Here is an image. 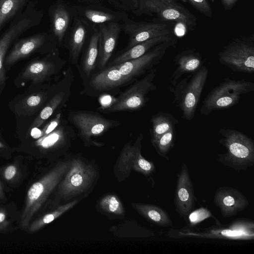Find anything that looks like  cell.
Returning a JSON list of instances; mask_svg holds the SVG:
<instances>
[{"label":"cell","instance_id":"cell-1","mask_svg":"<svg viewBox=\"0 0 254 254\" xmlns=\"http://www.w3.org/2000/svg\"><path fill=\"white\" fill-rule=\"evenodd\" d=\"M70 164V160L57 164L50 171L34 183L29 188L20 218V225L22 229H27L32 218L63 179L69 168Z\"/></svg>","mask_w":254,"mask_h":254},{"label":"cell","instance_id":"cell-2","mask_svg":"<svg viewBox=\"0 0 254 254\" xmlns=\"http://www.w3.org/2000/svg\"><path fill=\"white\" fill-rule=\"evenodd\" d=\"M218 132L222 136L219 142L227 151L217 155L219 162L237 171H246L254 166V141L251 137L230 128H221Z\"/></svg>","mask_w":254,"mask_h":254},{"label":"cell","instance_id":"cell-3","mask_svg":"<svg viewBox=\"0 0 254 254\" xmlns=\"http://www.w3.org/2000/svg\"><path fill=\"white\" fill-rule=\"evenodd\" d=\"M208 74L207 67L203 66L169 88L173 102L181 111L183 119L190 121L194 117Z\"/></svg>","mask_w":254,"mask_h":254},{"label":"cell","instance_id":"cell-4","mask_svg":"<svg viewBox=\"0 0 254 254\" xmlns=\"http://www.w3.org/2000/svg\"><path fill=\"white\" fill-rule=\"evenodd\" d=\"M254 90V84L251 81L225 78L205 97L200 112L206 116L215 110L230 108L239 102L242 95Z\"/></svg>","mask_w":254,"mask_h":254},{"label":"cell","instance_id":"cell-5","mask_svg":"<svg viewBox=\"0 0 254 254\" xmlns=\"http://www.w3.org/2000/svg\"><path fill=\"white\" fill-rule=\"evenodd\" d=\"M219 63L235 72H254V36L236 38L218 54Z\"/></svg>","mask_w":254,"mask_h":254},{"label":"cell","instance_id":"cell-6","mask_svg":"<svg viewBox=\"0 0 254 254\" xmlns=\"http://www.w3.org/2000/svg\"><path fill=\"white\" fill-rule=\"evenodd\" d=\"M156 71V68L151 69L143 78L121 93L104 112L136 111L142 108L149 99L148 94L156 89L154 83Z\"/></svg>","mask_w":254,"mask_h":254},{"label":"cell","instance_id":"cell-7","mask_svg":"<svg viewBox=\"0 0 254 254\" xmlns=\"http://www.w3.org/2000/svg\"><path fill=\"white\" fill-rule=\"evenodd\" d=\"M68 119L77 129L81 138L88 144L101 145L92 137L100 136L121 123L109 120L95 112L87 111H73L69 115Z\"/></svg>","mask_w":254,"mask_h":254},{"label":"cell","instance_id":"cell-8","mask_svg":"<svg viewBox=\"0 0 254 254\" xmlns=\"http://www.w3.org/2000/svg\"><path fill=\"white\" fill-rule=\"evenodd\" d=\"M96 177L93 166L77 158L71 161L69 168L59 185V193L63 197H71L86 190Z\"/></svg>","mask_w":254,"mask_h":254},{"label":"cell","instance_id":"cell-9","mask_svg":"<svg viewBox=\"0 0 254 254\" xmlns=\"http://www.w3.org/2000/svg\"><path fill=\"white\" fill-rule=\"evenodd\" d=\"M211 227L202 231H180L182 237L192 236L206 238L250 240L254 238V223L252 220L240 219L225 227Z\"/></svg>","mask_w":254,"mask_h":254},{"label":"cell","instance_id":"cell-10","mask_svg":"<svg viewBox=\"0 0 254 254\" xmlns=\"http://www.w3.org/2000/svg\"><path fill=\"white\" fill-rule=\"evenodd\" d=\"M175 44V41L161 43L139 58L115 65L121 73L129 81L143 74L159 64L167 49Z\"/></svg>","mask_w":254,"mask_h":254},{"label":"cell","instance_id":"cell-11","mask_svg":"<svg viewBox=\"0 0 254 254\" xmlns=\"http://www.w3.org/2000/svg\"><path fill=\"white\" fill-rule=\"evenodd\" d=\"M142 139L143 135L140 133L133 145L128 143L125 146L118 164L120 172L128 174L131 170H134L145 176L155 172V167L153 163L145 159L141 154Z\"/></svg>","mask_w":254,"mask_h":254},{"label":"cell","instance_id":"cell-12","mask_svg":"<svg viewBox=\"0 0 254 254\" xmlns=\"http://www.w3.org/2000/svg\"><path fill=\"white\" fill-rule=\"evenodd\" d=\"M141 7L147 12L153 13L164 20L175 21L190 25L193 16L174 1L166 0H141Z\"/></svg>","mask_w":254,"mask_h":254},{"label":"cell","instance_id":"cell-13","mask_svg":"<svg viewBox=\"0 0 254 254\" xmlns=\"http://www.w3.org/2000/svg\"><path fill=\"white\" fill-rule=\"evenodd\" d=\"M194 200L193 187L188 168L186 164L183 163L180 173H177L174 197L176 211L186 219L193 208Z\"/></svg>","mask_w":254,"mask_h":254},{"label":"cell","instance_id":"cell-14","mask_svg":"<svg viewBox=\"0 0 254 254\" xmlns=\"http://www.w3.org/2000/svg\"><path fill=\"white\" fill-rule=\"evenodd\" d=\"M214 203L225 218L237 215L249 204L248 199L241 191L228 186L217 189L214 196Z\"/></svg>","mask_w":254,"mask_h":254},{"label":"cell","instance_id":"cell-15","mask_svg":"<svg viewBox=\"0 0 254 254\" xmlns=\"http://www.w3.org/2000/svg\"><path fill=\"white\" fill-rule=\"evenodd\" d=\"M65 73V79L63 88L53 96L42 110L34 121L32 127H40L58 108L62 107L67 101L70 94L73 76L70 70H68Z\"/></svg>","mask_w":254,"mask_h":254},{"label":"cell","instance_id":"cell-16","mask_svg":"<svg viewBox=\"0 0 254 254\" xmlns=\"http://www.w3.org/2000/svg\"><path fill=\"white\" fill-rule=\"evenodd\" d=\"M177 67L170 78L172 85L187 73H193L200 68L202 64L201 55L193 50H185L178 54L174 59Z\"/></svg>","mask_w":254,"mask_h":254},{"label":"cell","instance_id":"cell-17","mask_svg":"<svg viewBox=\"0 0 254 254\" xmlns=\"http://www.w3.org/2000/svg\"><path fill=\"white\" fill-rule=\"evenodd\" d=\"M119 32V26L116 23L100 26L98 33L100 68H103L110 58L116 44Z\"/></svg>","mask_w":254,"mask_h":254},{"label":"cell","instance_id":"cell-18","mask_svg":"<svg viewBox=\"0 0 254 254\" xmlns=\"http://www.w3.org/2000/svg\"><path fill=\"white\" fill-rule=\"evenodd\" d=\"M128 81L116 65H112L102 70L93 77L90 85L99 91L109 90L122 85Z\"/></svg>","mask_w":254,"mask_h":254},{"label":"cell","instance_id":"cell-19","mask_svg":"<svg viewBox=\"0 0 254 254\" xmlns=\"http://www.w3.org/2000/svg\"><path fill=\"white\" fill-rule=\"evenodd\" d=\"M171 41H175V40L170 34L157 37L143 41L129 48L125 52L116 58L109 65L111 66L117 65L139 58L157 45Z\"/></svg>","mask_w":254,"mask_h":254},{"label":"cell","instance_id":"cell-20","mask_svg":"<svg viewBox=\"0 0 254 254\" xmlns=\"http://www.w3.org/2000/svg\"><path fill=\"white\" fill-rule=\"evenodd\" d=\"M171 28L163 23H150L137 27L132 35L128 45L130 48L143 41L161 36L170 35Z\"/></svg>","mask_w":254,"mask_h":254},{"label":"cell","instance_id":"cell-21","mask_svg":"<svg viewBox=\"0 0 254 254\" xmlns=\"http://www.w3.org/2000/svg\"><path fill=\"white\" fill-rule=\"evenodd\" d=\"M32 24V22L29 19H21L11 26L0 39V84L5 80L3 61L8 47L16 37Z\"/></svg>","mask_w":254,"mask_h":254},{"label":"cell","instance_id":"cell-22","mask_svg":"<svg viewBox=\"0 0 254 254\" xmlns=\"http://www.w3.org/2000/svg\"><path fill=\"white\" fill-rule=\"evenodd\" d=\"M65 63L59 64L47 61H36L31 63L23 73L24 78L32 80L38 83L53 74L64 66Z\"/></svg>","mask_w":254,"mask_h":254},{"label":"cell","instance_id":"cell-23","mask_svg":"<svg viewBox=\"0 0 254 254\" xmlns=\"http://www.w3.org/2000/svg\"><path fill=\"white\" fill-rule=\"evenodd\" d=\"M132 206L151 223L164 227L173 226L172 221L168 213L158 206L141 203H132Z\"/></svg>","mask_w":254,"mask_h":254},{"label":"cell","instance_id":"cell-24","mask_svg":"<svg viewBox=\"0 0 254 254\" xmlns=\"http://www.w3.org/2000/svg\"><path fill=\"white\" fill-rule=\"evenodd\" d=\"M44 37L36 35L22 40L14 47L6 61V64L14 63L20 59L29 55L43 43Z\"/></svg>","mask_w":254,"mask_h":254},{"label":"cell","instance_id":"cell-25","mask_svg":"<svg viewBox=\"0 0 254 254\" xmlns=\"http://www.w3.org/2000/svg\"><path fill=\"white\" fill-rule=\"evenodd\" d=\"M151 141L154 140L170 130L174 128L178 121L170 113L159 112L152 116Z\"/></svg>","mask_w":254,"mask_h":254},{"label":"cell","instance_id":"cell-26","mask_svg":"<svg viewBox=\"0 0 254 254\" xmlns=\"http://www.w3.org/2000/svg\"><path fill=\"white\" fill-rule=\"evenodd\" d=\"M77 200H74L62 205L54 210L45 214L30 223L27 228L28 232H35L50 223L64 213L73 207L77 203Z\"/></svg>","mask_w":254,"mask_h":254},{"label":"cell","instance_id":"cell-27","mask_svg":"<svg viewBox=\"0 0 254 254\" xmlns=\"http://www.w3.org/2000/svg\"><path fill=\"white\" fill-rule=\"evenodd\" d=\"M99 34H95L91 38L86 54L83 61V69L85 74L89 76L94 69L98 55Z\"/></svg>","mask_w":254,"mask_h":254},{"label":"cell","instance_id":"cell-28","mask_svg":"<svg viewBox=\"0 0 254 254\" xmlns=\"http://www.w3.org/2000/svg\"><path fill=\"white\" fill-rule=\"evenodd\" d=\"M175 128L161 135L156 139L151 141L158 154L169 160L167 154L174 146L176 138Z\"/></svg>","mask_w":254,"mask_h":254},{"label":"cell","instance_id":"cell-29","mask_svg":"<svg viewBox=\"0 0 254 254\" xmlns=\"http://www.w3.org/2000/svg\"><path fill=\"white\" fill-rule=\"evenodd\" d=\"M53 16V31L59 40L61 41L68 25L69 15L67 11L62 6L55 9Z\"/></svg>","mask_w":254,"mask_h":254},{"label":"cell","instance_id":"cell-30","mask_svg":"<svg viewBox=\"0 0 254 254\" xmlns=\"http://www.w3.org/2000/svg\"><path fill=\"white\" fill-rule=\"evenodd\" d=\"M85 33L84 28L80 25L72 34L70 44V58L72 64H75L78 60L85 40Z\"/></svg>","mask_w":254,"mask_h":254},{"label":"cell","instance_id":"cell-31","mask_svg":"<svg viewBox=\"0 0 254 254\" xmlns=\"http://www.w3.org/2000/svg\"><path fill=\"white\" fill-rule=\"evenodd\" d=\"M100 207L107 212L122 215L124 212L123 204L119 198L114 194L103 197L99 202Z\"/></svg>","mask_w":254,"mask_h":254},{"label":"cell","instance_id":"cell-32","mask_svg":"<svg viewBox=\"0 0 254 254\" xmlns=\"http://www.w3.org/2000/svg\"><path fill=\"white\" fill-rule=\"evenodd\" d=\"M25 0H0V27L25 2Z\"/></svg>","mask_w":254,"mask_h":254},{"label":"cell","instance_id":"cell-33","mask_svg":"<svg viewBox=\"0 0 254 254\" xmlns=\"http://www.w3.org/2000/svg\"><path fill=\"white\" fill-rule=\"evenodd\" d=\"M188 220L190 225L193 226L203 220L210 217L213 218L217 225H220V223L216 218L213 215L211 212L206 208L200 207L194 211H192L188 216Z\"/></svg>","mask_w":254,"mask_h":254},{"label":"cell","instance_id":"cell-34","mask_svg":"<svg viewBox=\"0 0 254 254\" xmlns=\"http://www.w3.org/2000/svg\"><path fill=\"white\" fill-rule=\"evenodd\" d=\"M85 15L90 21L96 23H102L114 18L111 14L94 10H86Z\"/></svg>","mask_w":254,"mask_h":254},{"label":"cell","instance_id":"cell-35","mask_svg":"<svg viewBox=\"0 0 254 254\" xmlns=\"http://www.w3.org/2000/svg\"><path fill=\"white\" fill-rule=\"evenodd\" d=\"M194 7L206 16H212L211 7L207 0H187Z\"/></svg>","mask_w":254,"mask_h":254},{"label":"cell","instance_id":"cell-36","mask_svg":"<svg viewBox=\"0 0 254 254\" xmlns=\"http://www.w3.org/2000/svg\"><path fill=\"white\" fill-rule=\"evenodd\" d=\"M46 97L45 93L34 94L26 99L25 105L29 109H35L42 104Z\"/></svg>","mask_w":254,"mask_h":254},{"label":"cell","instance_id":"cell-37","mask_svg":"<svg viewBox=\"0 0 254 254\" xmlns=\"http://www.w3.org/2000/svg\"><path fill=\"white\" fill-rule=\"evenodd\" d=\"M62 121V113H59L56 115L51 121H50L41 131V136L46 135L52 132L60 124Z\"/></svg>","mask_w":254,"mask_h":254},{"label":"cell","instance_id":"cell-38","mask_svg":"<svg viewBox=\"0 0 254 254\" xmlns=\"http://www.w3.org/2000/svg\"><path fill=\"white\" fill-rule=\"evenodd\" d=\"M17 168L14 165H8L4 170L3 176L5 180L10 181L16 175Z\"/></svg>","mask_w":254,"mask_h":254},{"label":"cell","instance_id":"cell-39","mask_svg":"<svg viewBox=\"0 0 254 254\" xmlns=\"http://www.w3.org/2000/svg\"><path fill=\"white\" fill-rule=\"evenodd\" d=\"M7 214L5 210L0 208V231L4 230L9 224V221L7 218Z\"/></svg>","mask_w":254,"mask_h":254},{"label":"cell","instance_id":"cell-40","mask_svg":"<svg viewBox=\"0 0 254 254\" xmlns=\"http://www.w3.org/2000/svg\"><path fill=\"white\" fill-rule=\"evenodd\" d=\"M225 10L231 9L238 0H221Z\"/></svg>","mask_w":254,"mask_h":254},{"label":"cell","instance_id":"cell-41","mask_svg":"<svg viewBox=\"0 0 254 254\" xmlns=\"http://www.w3.org/2000/svg\"><path fill=\"white\" fill-rule=\"evenodd\" d=\"M4 196V193L3 192V190L2 188V185L0 181V199H3Z\"/></svg>","mask_w":254,"mask_h":254},{"label":"cell","instance_id":"cell-42","mask_svg":"<svg viewBox=\"0 0 254 254\" xmlns=\"http://www.w3.org/2000/svg\"><path fill=\"white\" fill-rule=\"evenodd\" d=\"M3 147V145L1 142H0V148Z\"/></svg>","mask_w":254,"mask_h":254},{"label":"cell","instance_id":"cell-43","mask_svg":"<svg viewBox=\"0 0 254 254\" xmlns=\"http://www.w3.org/2000/svg\"><path fill=\"white\" fill-rule=\"evenodd\" d=\"M167 0V1H173V0Z\"/></svg>","mask_w":254,"mask_h":254}]
</instances>
